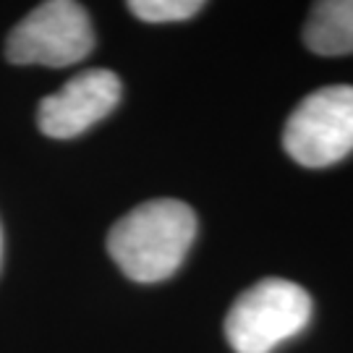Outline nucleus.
Wrapping results in <instances>:
<instances>
[{
	"instance_id": "nucleus-1",
	"label": "nucleus",
	"mask_w": 353,
	"mask_h": 353,
	"mask_svg": "<svg viewBox=\"0 0 353 353\" xmlns=\"http://www.w3.org/2000/svg\"><path fill=\"white\" fill-rule=\"evenodd\" d=\"M196 236V214L178 199H150L123 214L108 233V252L126 278L168 280L183 265Z\"/></svg>"
},
{
	"instance_id": "nucleus-6",
	"label": "nucleus",
	"mask_w": 353,
	"mask_h": 353,
	"mask_svg": "<svg viewBox=\"0 0 353 353\" xmlns=\"http://www.w3.org/2000/svg\"><path fill=\"white\" fill-rule=\"evenodd\" d=\"M303 42L316 55L353 52V0H319L303 26Z\"/></svg>"
},
{
	"instance_id": "nucleus-8",
	"label": "nucleus",
	"mask_w": 353,
	"mask_h": 353,
	"mask_svg": "<svg viewBox=\"0 0 353 353\" xmlns=\"http://www.w3.org/2000/svg\"><path fill=\"white\" fill-rule=\"evenodd\" d=\"M0 252H3V236H0Z\"/></svg>"
},
{
	"instance_id": "nucleus-5",
	"label": "nucleus",
	"mask_w": 353,
	"mask_h": 353,
	"mask_svg": "<svg viewBox=\"0 0 353 353\" xmlns=\"http://www.w3.org/2000/svg\"><path fill=\"white\" fill-rule=\"evenodd\" d=\"M121 102V79L108 68H92L68 79L37 108V126L52 139H74L100 123Z\"/></svg>"
},
{
	"instance_id": "nucleus-3",
	"label": "nucleus",
	"mask_w": 353,
	"mask_h": 353,
	"mask_svg": "<svg viewBox=\"0 0 353 353\" xmlns=\"http://www.w3.org/2000/svg\"><path fill=\"white\" fill-rule=\"evenodd\" d=\"M94 48L89 13L74 0H48L24 16L6 39V58L13 65L63 68L84 61Z\"/></svg>"
},
{
	"instance_id": "nucleus-2",
	"label": "nucleus",
	"mask_w": 353,
	"mask_h": 353,
	"mask_svg": "<svg viewBox=\"0 0 353 353\" xmlns=\"http://www.w3.org/2000/svg\"><path fill=\"white\" fill-rule=\"evenodd\" d=\"M312 319V296L293 280L265 278L243 290L225 316V338L236 353H272Z\"/></svg>"
},
{
	"instance_id": "nucleus-4",
	"label": "nucleus",
	"mask_w": 353,
	"mask_h": 353,
	"mask_svg": "<svg viewBox=\"0 0 353 353\" xmlns=\"http://www.w3.org/2000/svg\"><path fill=\"white\" fill-rule=\"evenodd\" d=\"M283 147L299 165L327 168L353 152V87H325L299 102L283 128Z\"/></svg>"
},
{
	"instance_id": "nucleus-7",
	"label": "nucleus",
	"mask_w": 353,
	"mask_h": 353,
	"mask_svg": "<svg viewBox=\"0 0 353 353\" xmlns=\"http://www.w3.org/2000/svg\"><path fill=\"white\" fill-rule=\"evenodd\" d=\"M204 8L202 0H131L128 11L147 24H173L186 21Z\"/></svg>"
}]
</instances>
